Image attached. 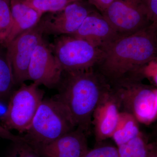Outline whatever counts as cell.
I'll use <instances>...</instances> for the list:
<instances>
[{
    "label": "cell",
    "instance_id": "24",
    "mask_svg": "<svg viewBox=\"0 0 157 157\" xmlns=\"http://www.w3.org/2000/svg\"><path fill=\"white\" fill-rule=\"evenodd\" d=\"M0 138L10 140L12 142L25 141L23 136H17L12 134L9 130L0 124Z\"/></svg>",
    "mask_w": 157,
    "mask_h": 157
},
{
    "label": "cell",
    "instance_id": "16",
    "mask_svg": "<svg viewBox=\"0 0 157 157\" xmlns=\"http://www.w3.org/2000/svg\"><path fill=\"white\" fill-rule=\"evenodd\" d=\"M0 47V101L9 100L15 85L11 64L6 49Z\"/></svg>",
    "mask_w": 157,
    "mask_h": 157
},
{
    "label": "cell",
    "instance_id": "21",
    "mask_svg": "<svg viewBox=\"0 0 157 157\" xmlns=\"http://www.w3.org/2000/svg\"><path fill=\"white\" fill-rule=\"evenodd\" d=\"M131 148L132 157H147L150 144L142 133L128 143Z\"/></svg>",
    "mask_w": 157,
    "mask_h": 157
},
{
    "label": "cell",
    "instance_id": "9",
    "mask_svg": "<svg viewBox=\"0 0 157 157\" xmlns=\"http://www.w3.org/2000/svg\"><path fill=\"white\" fill-rule=\"evenodd\" d=\"M88 2L82 1L68 5L61 11L52 13L38 23L43 34L71 35L78 29L84 20L95 10Z\"/></svg>",
    "mask_w": 157,
    "mask_h": 157
},
{
    "label": "cell",
    "instance_id": "19",
    "mask_svg": "<svg viewBox=\"0 0 157 157\" xmlns=\"http://www.w3.org/2000/svg\"><path fill=\"white\" fill-rule=\"evenodd\" d=\"M145 78L148 79L151 85L157 86V58L141 66L124 79L142 82Z\"/></svg>",
    "mask_w": 157,
    "mask_h": 157
},
{
    "label": "cell",
    "instance_id": "18",
    "mask_svg": "<svg viewBox=\"0 0 157 157\" xmlns=\"http://www.w3.org/2000/svg\"><path fill=\"white\" fill-rule=\"evenodd\" d=\"M11 24L12 17L9 1L0 0V47L5 48Z\"/></svg>",
    "mask_w": 157,
    "mask_h": 157
},
{
    "label": "cell",
    "instance_id": "12",
    "mask_svg": "<svg viewBox=\"0 0 157 157\" xmlns=\"http://www.w3.org/2000/svg\"><path fill=\"white\" fill-rule=\"evenodd\" d=\"M120 112L119 103L111 87L101 98L93 113L92 125L94 126L97 143L112 137Z\"/></svg>",
    "mask_w": 157,
    "mask_h": 157
},
{
    "label": "cell",
    "instance_id": "23",
    "mask_svg": "<svg viewBox=\"0 0 157 157\" xmlns=\"http://www.w3.org/2000/svg\"><path fill=\"white\" fill-rule=\"evenodd\" d=\"M145 7L148 19L151 22H157V0H140Z\"/></svg>",
    "mask_w": 157,
    "mask_h": 157
},
{
    "label": "cell",
    "instance_id": "4",
    "mask_svg": "<svg viewBox=\"0 0 157 157\" xmlns=\"http://www.w3.org/2000/svg\"><path fill=\"white\" fill-rule=\"evenodd\" d=\"M110 86L119 103L120 112L132 114L139 123L146 125L156 120L157 86L129 79Z\"/></svg>",
    "mask_w": 157,
    "mask_h": 157
},
{
    "label": "cell",
    "instance_id": "10",
    "mask_svg": "<svg viewBox=\"0 0 157 157\" xmlns=\"http://www.w3.org/2000/svg\"><path fill=\"white\" fill-rule=\"evenodd\" d=\"M62 70L49 44L45 40L37 45L31 58L28 69V80L48 88L57 87Z\"/></svg>",
    "mask_w": 157,
    "mask_h": 157
},
{
    "label": "cell",
    "instance_id": "7",
    "mask_svg": "<svg viewBox=\"0 0 157 157\" xmlns=\"http://www.w3.org/2000/svg\"><path fill=\"white\" fill-rule=\"evenodd\" d=\"M101 13L121 37L135 33L152 23L140 0H115Z\"/></svg>",
    "mask_w": 157,
    "mask_h": 157
},
{
    "label": "cell",
    "instance_id": "5",
    "mask_svg": "<svg viewBox=\"0 0 157 157\" xmlns=\"http://www.w3.org/2000/svg\"><path fill=\"white\" fill-rule=\"evenodd\" d=\"M49 46L63 72L94 68L105 54L92 43L70 35L58 36Z\"/></svg>",
    "mask_w": 157,
    "mask_h": 157
},
{
    "label": "cell",
    "instance_id": "6",
    "mask_svg": "<svg viewBox=\"0 0 157 157\" xmlns=\"http://www.w3.org/2000/svg\"><path fill=\"white\" fill-rule=\"evenodd\" d=\"M36 83L21 85L9 98L8 109L1 121L8 130L26 132L29 128L37 110L44 99V92Z\"/></svg>",
    "mask_w": 157,
    "mask_h": 157
},
{
    "label": "cell",
    "instance_id": "8",
    "mask_svg": "<svg viewBox=\"0 0 157 157\" xmlns=\"http://www.w3.org/2000/svg\"><path fill=\"white\" fill-rule=\"evenodd\" d=\"M43 35L38 24L20 34L6 47L15 85L20 86L28 80L31 58L36 47L44 40Z\"/></svg>",
    "mask_w": 157,
    "mask_h": 157
},
{
    "label": "cell",
    "instance_id": "3",
    "mask_svg": "<svg viewBox=\"0 0 157 157\" xmlns=\"http://www.w3.org/2000/svg\"><path fill=\"white\" fill-rule=\"evenodd\" d=\"M76 128L70 111L55 97L43 99L23 137L30 145L55 140Z\"/></svg>",
    "mask_w": 157,
    "mask_h": 157
},
{
    "label": "cell",
    "instance_id": "15",
    "mask_svg": "<svg viewBox=\"0 0 157 157\" xmlns=\"http://www.w3.org/2000/svg\"><path fill=\"white\" fill-rule=\"evenodd\" d=\"M139 123L133 115L120 112L117 125L112 137L117 146L128 143L140 135Z\"/></svg>",
    "mask_w": 157,
    "mask_h": 157
},
{
    "label": "cell",
    "instance_id": "25",
    "mask_svg": "<svg viewBox=\"0 0 157 157\" xmlns=\"http://www.w3.org/2000/svg\"><path fill=\"white\" fill-rule=\"evenodd\" d=\"M115 0H92L90 4L102 13Z\"/></svg>",
    "mask_w": 157,
    "mask_h": 157
},
{
    "label": "cell",
    "instance_id": "22",
    "mask_svg": "<svg viewBox=\"0 0 157 157\" xmlns=\"http://www.w3.org/2000/svg\"><path fill=\"white\" fill-rule=\"evenodd\" d=\"M98 144V146L90 150L83 157H119L116 147L110 144Z\"/></svg>",
    "mask_w": 157,
    "mask_h": 157
},
{
    "label": "cell",
    "instance_id": "27",
    "mask_svg": "<svg viewBox=\"0 0 157 157\" xmlns=\"http://www.w3.org/2000/svg\"><path fill=\"white\" fill-rule=\"evenodd\" d=\"M147 157H157V147L155 144H150L149 151Z\"/></svg>",
    "mask_w": 157,
    "mask_h": 157
},
{
    "label": "cell",
    "instance_id": "26",
    "mask_svg": "<svg viewBox=\"0 0 157 157\" xmlns=\"http://www.w3.org/2000/svg\"><path fill=\"white\" fill-rule=\"evenodd\" d=\"M119 157H132L131 148L128 143L117 146Z\"/></svg>",
    "mask_w": 157,
    "mask_h": 157
},
{
    "label": "cell",
    "instance_id": "17",
    "mask_svg": "<svg viewBox=\"0 0 157 157\" xmlns=\"http://www.w3.org/2000/svg\"><path fill=\"white\" fill-rule=\"evenodd\" d=\"M25 4L42 14L56 13L61 11L72 3L84 0H22Z\"/></svg>",
    "mask_w": 157,
    "mask_h": 157
},
{
    "label": "cell",
    "instance_id": "11",
    "mask_svg": "<svg viewBox=\"0 0 157 157\" xmlns=\"http://www.w3.org/2000/svg\"><path fill=\"white\" fill-rule=\"evenodd\" d=\"M86 135L76 128L51 142L30 146L41 157H83L90 150Z\"/></svg>",
    "mask_w": 157,
    "mask_h": 157
},
{
    "label": "cell",
    "instance_id": "2",
    "mask_svg": "<svg viewBox=\"0 0 157 157\" xmlns=\"http://www.w3.org/2000/svg\"><path fill=\"white\" fill-rule=\"evenodd\" d=\"M55 97L70 111L76 128L88 135L93 113L111 86L94 68L86 70L64 72Z\"/></svg>",
    "mask_w": 157,
    "mask_h": 157
},
{
    "label": "cell",
    "instance_id": "13",
    "mask_svg": "<svg viewBox=\"0 0 157 157\" xmlns=\"http://www.w3.org/2000/svg\"><path fill=\"white\" fill-rule=\"evenodd\" d=\"M70 36L84 39L104 49L120 36L100 12L94 10Z\"/></svg>",
    "mask_w": 157,
    "mask_h": 157
},
{
    "label": "cell",
    "instance_id": "14",
    "mask_svg": "<svg viewBox=\"0 0 157 157\" xmlns=\"http://www.w3.org/2000/svg\"><path fill=\"white\" fill-rule=\"evenodd\" d=\"M11 11L12 24L5 48L9 43L25 31L36 25L42 13L37 11L22 0H11Z\"/></svg>",
    "mask_w": 157,
    "mask_h": 157
},
{
    "label": "cell",
    "instance_id": "1",
    "mask_svg": "<svg viewBox=\"0 0 157 157\" xmlns=\"http://www.w3.org/2000/svg\"><path fill=\"white\" fill-rule=\"evenodd\" d=\"M104 51L98 71L110 85L127 78L141 66L157 58V22L119 37Z\"/></svg>",
    "mask_w": 157,
    "mask_h": 157
},
{
    "label": "cell",
    "instance_id": "20",
    "mask_svg": "<svg viewBox=\"0 0 157 157\" xmlns=\"http://www.w3.org/2000/svg\"><path fill=\"white\" fill-rule=\"evenodd\" d=\"M5 157H41L25 141L12 142Z\"/></svg>",
    "mask_w": 157,
    "mask_h": 157
}]
</instances>
